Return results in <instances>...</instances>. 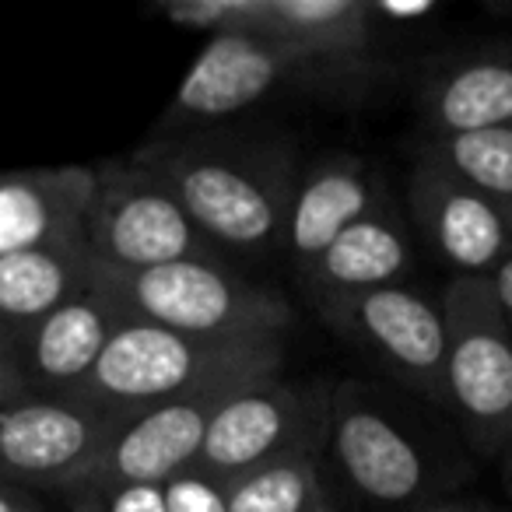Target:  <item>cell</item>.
I'll return each instance as SVG.
<instances>
[{
	"mask_svg": "<svg viewBox=\"0 0 512 512\" xmlns=\"http://www.w3.org/2000/svg\"><path fill=\"white\" fill-rule=\"evenodd\" d=\"M137 162L169 186L218 253L267 256L285 239L299 183L288 144L253 134H200L155 144Z\"/></svg>",
	"mask_w": 512,
	"mask_h": 512,
	"instance_id": "1",
	"label": "cell"
},
{
	"mask_svg": "<svg viewBox=\"0 0 512 512\" xmlns=\"http://www.w3.org/2000/svg\"><path fill=\"white\" fill-rule=\"evenodd\" d=\"M393 78L383 57H327L267 36H211L169 106V127H204L246 113L274 92L299 88L334 102H362Z\"/></svg>",
	"mask_w": 512,
	"mask_h": 512,
	"instance_id": "2",
	"label": "cell"
},
{
	"mask_svg": "<svg viewBox=\"0 0 512 512\" xmlns=\"http://www.w3.org/2000/svg\"><path fill=\"white\" fill-rule=\"evenodd\" d=\"M88 288L123 323L172 330L200 341H281L292 309L281 295L228 274L225 264H186L120 271L92 260Z\"/></svg>",
	"mask_w": 512,
	"mask_h": 512,
	"instance_id": "3",
	"label": "cell"
},
{
	"mask_svg": "<svg viewBox=\"0 0 512 512\" xmlns=\"http://www.w3.org/2000/svg\"><path fill=\"white\" fill-rule=\"evenodd\" d=\"M281 362V341H200L144 323H123L74 400L127 418L218 383L278 376Z\"/></svg>",
	"mask_w": 512,
	"mask_h": 512,
	"instance_id": "4",
	"label": "cell"
},
{
	"mask_svg": "<svg viewBox=\"0 0 512 512\" xmlns=\"http://www.w3.org/2000/svg\"><path fill=\"white\" fill-rule=\"evenodd\" d=\"M330 404L327 386L281 383L278 376L242 383L214 411L193 470L228 488L271 463L316 456L327 442Z\"/></svg>",
	"mask_w": 512,
	"mask_h": 512,
	"instance_id": "5",
	"label": "cell"
},
{
	"mask_svg": "<svg viewBox=\"0 0 512 512\" xmlns=\"http://www.w3.org/2000/svg\"><path fill=\"white\" fill-rule=\"evenodd\" d=\"M446 320V404L484 453L512 446V323L484 278H453L442 292Z\"/></svg>",
	"mask_w": 512,
	"mask_h": 512,
	"instance_id": "6",
	"label": "cell"
},
{
	"mask_svg": "<svg viewBox=\"0 0 512 512\" xmlns=\"http://www.w3.org/2000/svg\"><path fill=\"white\" fill-rule=\"evenodd\" d=\"M85 235L92 260L120 271H148L186 260L221 264V253L200 235L169 186L137 158L95 169Z\"/></svg>",
	"mask_w": 512,
	"mask_h": 512,
	"instance_id": "7",
	"label": "cell"
},
{
	"mask_svg": "<svg viewBox=\"0 0 512 512\" xmlns=\"http://www.w3.org/2000/svg\"><path fill=\"white\" fill-rule=\"evenodd\" d=\"M120 418L74 397L25 393L0 407V484L22 491L81 488Z\"/></svg>",
	"mask_w": 512,
	"mask_h": 512,
	"instance_id": "8",
	"label": "cell"
},
{
	"mask_svg": "<svg viewBox=\"0 0 512 512\" xmlns=\"http://www.w3.org/2000/svg\"><path fill=\"white\" fill-rule=\"evenodd\" d=\"M341 334L369 348L386 369L400 372L425 397L446 400V320L435 302L404 285L376 288L351 299L320 302Z\"/></svg>",
	"mask_w": 512,
	"mask_h": 512,
	"instance_id": "9",
	"label": "cell"
},
{
	"mask_svg": "<svg viewBox=\"0 0 512 512\" xmlns=\"http://www.w3.org/2000/svg\"><path fill=\"white\" fill-rule=\"evenodd\" d=\"M242 383H253V379H242ZM242 383H218L211 390L165 400L148 411L120 418L99 467L85 484H158L165 488L176 477L190 474L214 411Z\"/></svg>",
	"mask_w": 512,
	"mask_h": 512,
	"instance_id": "10",
	"label": "cell"
},
{
	"mask_svg": "<svg viewBox=\"0 0 512 512\" xmlns=\"http://www.w3.org/2000/svg\"><path fill=\"white\" fill-rule=\"evenodd\" d=\"M327 446L344 481L365 502L411 505L428 488V463L418 442L379 407H372L355 383L334 393Z\"/></svg>",
	"mask_w": 512,
	"mask_h": 512,
	"instance_id": "11",
	"label": "cell"
},
{
	"mask_svg": "<svg viewBox=\"0 0 512 512\" xmlns=\"http://www.w3.org/2000/svg\"><path fill=\"white\" fill-rule=\"evenodd\" d=\"M414 225L439 249L442 260L460 267L463 278H484L488 267L509 260L512 221L491 200L449 176L442 165L421 155L407 183Z\"/></svg>",
	"mask_w": 512,
	"mask_h": 512,
	"instance_id": "12",
	"label": "cell"
},
{
	"mask_svg": "<svg viewBox=\"0 0 512 512\" xmlns=\"http://www.w3.org/2000/svg\"><path fill=\"white\" fill-rule=\"evenodd\" d=\"M123 320L88 288L32 327L11 334L18 369L29 393L74 397L99 365Z\"/></svg>",
	"mask_w": 512,
	"mask_h": 512,
	"instance_id": "13",
	"label": "cell"
},
{
	"mask_svg": "<svg viewBox=\"0 0 512 512\" xmlns=\"http://www.w3.org/2000/svg\"><path fill=\"white\" fill-rule=\"evenodd\" d=\"M386 204H390V197H386L376 169L362 158L330 155L302 172L295 183L285 232L288 253H292L302 278L327 253L337 235Z\"/></svg>",
	"mask_w": 512,
	"mask_h": 512,
	"instance_id": "14",
	"label": "cell"
},
{
	"mask_svg": "<svg viewBox=\"0 0 512 512\" xmlns=\"http://www.w3.org/2000/svg\"><path fill=\"white\" fill-rule=\"evenodd\" d=\"M379 29L369 0H228L225 18V32L267 36L348 60L379 57Z\"/></svg>",
	"mask_w": 512,
	"mask_h": 512,
	"instance_id": "15",
	"label": "cell"
},
{
	"mask_svg": "<svg viewBox=\"0 0 512 512\" xmlns=\"http://www.w3.org/2000/svg\"><path fill=\"white\" fill-rule=\"evenodd\" d=\"M95 169H32L0 176V256L60 242H85Z\"/></svg>",
	"mask_w": 512,
	"mask_h": 512,
	"instance_id": "16",
	"label": "cell"
},
{
	"mask_svg": "<svg viewBox=\"0 0 512 512\" xmlns=\"http://www.w3.org/2000/svg\"><path fill=\"white\" fill-rule=\"evenodd\" d=\"M407 267H411V239L393 204H386L330 242L327 253L309 267L306 285L316 302L351 299L400 285Z\"/></svg>",
	"mask_w": 512,
	"mask_h": 512,
	"instance_id": "17",
	"label": "cell"
},
{
	"mask_svg": "<svg viewBox=\"0 0 512 512\" xmlns=\"http://www.w3.org/2000/svg\"><path fill=\"white\" fill-rule=\"evenodd\" d=\"M421 116L435 137L512 127V50H481L442 67L421 88Z\"/></svg>",
	"mask_w": 512,
	"mask_h": 512,
	"instance_id": "18",
	"label": "cell"
},
{
	"mask_svg": "<svg viewBox=\"0 0 512 512\" xmlns=\"http://www.w3.org/2000/svg\"><path fill=\"white\" fill-rule=\"evenodd\" d=\"M92 249L85 242H60L0 256V330L18 334L64 302L88 292Z\"/></svg>",
	"mask_w": 512,
	"mask_h": 512,
	"instance_id": "19",
	"label": "cell"
},
{
	"mask_svg": "<svg viewBox=\"0 0 512 512\" xmlns=\"http://www.w3.org/2000/svg\"><path fill=\"white\" fill-rule=\"evenodd\" d=\"M512 221V127L432 137L421 151Z\"/></svg>",
	"mask_w": 512,
	"mask_h": 512,
	"instance_id": "20",
	"label": "cell"
},
{
	"mask_svg": "<svg viewBox=\"0 0 512 512\" xmlns=\"http://www.w3.org/2000/svg\"><path fill=\"white\" fill-rule=\"evenodd\" d=\"M228 512H337L316 456H292L228 484Z\"/></svg>",
	"mask_w": 512,
	"mask_h": 512,
	"instance_id": "21",
	"label": "cell"
},
{
	"mask_svg": "<svg viewBox=\"0 0 512 512\" xmlns=\"http://www.w3.org/2000/svg\"><path fill=\"white\" fill-rule=\"evenodd\" d=\"M71 512H169L158 484H85L67 491Z\"/></svg>",
	"mask_w": 512,
	"mask_h": 512,
	"instance_id": "22",
	"label": "cell"
},
{
	"mask_svg": "<svg viewBox=\"0 0 512 512\" xmlns=\"http://www.w3.org/2000/svg\"><path fill=\"white\" fill-rule=\"evenodd\" d=\"M165 505L169 512H228V488L190 470L165 484Z\"/></svg>",
	"mask_w": 512,
	"mask_h": 512,
	"instance_id": "23",
	"label": "cell"
},
{
	"mask_svg": "<svg viewBox=\"0 0 512 512\" xmlns=\"http://www.w3.org/2000/svg\"><path fill=\"white\" fill-rule=\"evenodd\" d=\"M29 386L22 379V369H18L15 348H11V337L0 330V407H8L11 400L25 397Z\"/></svg>",
	"mask_w": 512,
	"mask_h": 512,
	"instance_id": "24",
	"label": "cell"
},
{
	"mask_svg": "<svg viewBox=\"0 0 512 512\" xmlns=\"http://www.w3.org/2000/svg\"><path fill=\"white\" fill-rule=\"evenodd\" d=\"M372 15L379 18V25L383 29H390V25H397V22H421V18H428V15H435V4L432 0H376L372 4Z\"/></svg>",
	"mask_w": 512,
	"mask_h": 512,
	"instance_id": "25",
	"label": "cell"
},
{
	"mask_svg": "<svg viewBox=\"0 0 512 512\" xmlns=\"http://www.w3.org/2000/svg\"><path fill=\"white\" fill-rule=\"evenodd\" d=\"M0 512H43V505L32 498V491L0 484Z\"/></svg>",
	"mask_w": 512,
	"mask_h": 512,
	"instance_id": "26",
	"label": "cell"
},
{
	"mask_svg": "<svg viewBox=\"0 0 512 512\" xmlns=\"http://www.w3.org/2000/svg\"><path fill=\"white\" fill-rule=\"evenodd\" d=\"M491 285H495V295H498V302H502L505 316L512 320V256L498 267L495 274H491Z\"/></svg>",
	"mask_w": 512,
	"mask_h": 512,
	"instance_id": "27",
	"label": "cell"
},
{
	"mask_svg": "<svg viewBox=\"0 0 512 512\" xmlns=\"http://www.w3.org/2000/svg\"><path fill=\"white\" fill-rule=\"evenodd\" d=\"M425 512H491L488 505H477V502H446V505H435V509Z\"/></svg>",
	"mask_w": 512,
	"mask_h": 512,
	"instance_id": "28",
	"label": "cell"
},
{
	"mask_svg": "<svg viewBox=\"0 0 512 512\" xmlns=\"http://www.w3.org/2000/svg\"><path fill=\"white\" fill-rule=\"evenodd\" d=\"M502 474H505V488H509V495H512V446L505 449V463H502Z\"/></svg>",
	"mask_w": 512,
	"mask_h": 512,
	"instance_id": "29",
	"label": "cell"
},
{
	"mask_svg": "<svg viewBox=\"0 0 512 512\" xmlns=\"http://www.w3.org/2000/svg\"><path fill=\"white\" fill-rule=\"evenodd\" d=\"M491 15H512V0H505V4H488Z\"/></svg>",
	"mask_w": 512,
	"mask_h": 512,
	"instance_id": "30",
	"label": "cell"
},
{
	"mask_svg": "<svg viewBox=\"0 0 512 512\" xmlns=\"http://www.w3.org/2000/svg\"><path fill=\"white\" fill-rule=\"evenodd\" d=\"M509 323H512V320H509Z\"/></svg>",
	"mask_w": 512,
	"mask_h": 512,
	"instance_id": "31",
	"label": "cell"
}]
</instances>
